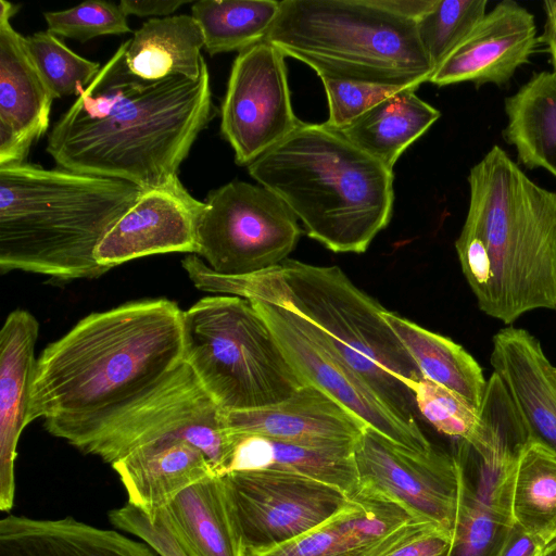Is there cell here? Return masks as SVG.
<instances>
[{"instance_id":"ffe728a7","label":"cell","mask_w":556,"mask_h":556,"mask_svg":"<svg viewBox=\"0 0 556 556\" xmlns=\"http://www.w3.org/2000/svg\"><path fill=\"white\" fill-rule=\"evenodd\" d=\"M229 431L296 444L354 446L368 426L313 384L286 400L249 410H224Z\"/></svg>"},{"instance_id":"7bdbcfd3","label":"cell","mask_w":556,"mask_h":556,"mask_svg":"<svg viewBox=\"0 0 556 556\" xmlns=\"http://www.w3.org/2000/svg\"><path fill=\"white\" fill-rule=\"evenodd\" d=\"M437 0H376L377 4L403 18L417 22Z\"/></svg>"},{"instance_id":"6da1fadb","label":"cell","mask_w":556,"mask_h":556,"mask_svg":"<svg viewBox=\"0 0 556 556\" xmlns=\"http://www.w3.org/2000/svg\"><path fill=\"white\" fill-rule=\"evenodd\" d=\"M123 42L49 132L47 152L74 172L143 190L178 177L200 132L216 114L210 73L148 80L130 72Z\"/></svg>"},{"instance_id":"f35d334b","label":"cell","mask_w":556,"mask_h":556,"mask_svg":"<svg viewBox=\"0 0 556 556\" xmlns=\"http://www.w3.org/2000/svg\"><path fill=\"white\" fill-rule=\"evenodd\" d=\"M455 249L462 271L480 306L486 298L492 279L486 249L478 236L463 228L455 241Z\"/></svg>"},{"instance_id":"83f0119b","label":"cell","mask_w":556,"mask_h":556,"mask_svg":"<svg viewBox=\"0 0 556 556\" xmlns=\"http://www.w3.org/2000/svg\"><path fill=\"white\" fill-rule=\"evenodd\" d=\"M406 88L380 101L339 129L352 143L389 169L441 116L438 109Z\"/></svg>"},{"instance_id":"bcb514c9","label":"cell","mask_w":556,"mask_h":556,"mask_svg":"<svg viewBox=\"0 0 556 556\" xmlns=\"http://www.w3.org/2000/svg\"><path fill=\"white\" fill-rule=\"evenodd\" d=\"M554 375H555V377H556V367H554Z\"/></svg>"},{"instance_id":"7402d4cb","label":"cell","mask_w":556,"mask_h":556,"mask_svg":"<svg viewBox=\"0 0 556 556\" xmlns=\"http://www.w3.org/2000/svg\"><path fill=\"white\" fill-rule=\"evenodd\" d=\"M490 363L532 440L556 452V377L540 341L526 329L504 327L493 337Z\"/></svg>"},{"instance_id":"e0dca14e","label":"cell","mask_w":556,"mask_h":556,"mask_svg":"<svg viewBox=\"0 0 556 556\" xmlns=\"http://www.w3.org/2000/svg\"><path fill=\"white\" fill-rule=\"evenodd\" d=\"M421 522L378 492L359 485L329 519L285 543L248 556H383Z\"/></svg>"},{"instance_id":"e575fe53","label":"cell","mask_w":556,"mask_h":556,"mask_svg":"<svg viewBox=\"0 0 556 556\" xmlns=\"http://www.w3.org/2000/svg\"><path fill=\"white\" fill-rule=\"evenodd\" d=\"M417 410L439 432L468 440L479 421V409L458 393L425 378L413 384Z\"/></svg>"},{"instance_id":"2e32d148","label":"cell","mask_w":556,"mask_h":556,"mask_svg":"<svg viewBox=\"0 0 556 556\" xmlns=\"http://www.w3.org/2000/svg\"><path fill=\"white\" fill-rule=\"evenodd\" d=\"M205 206L178 177L143 190L99 244L96 258L110 270L128 261L170 252L197 254L198 224Z\"/></svg>"},{"instance_id":"ac0fdd59","label":"cell","mask_w":556,"mask_h":556,"mask_svg":"<svg viewBox=\"0 0 556 556\" xmlns=\"http://www.w3.org/2000/svg\"><path fill=\"white\" fill-rule=\"evenodd\" d=\"M538 42L534 15L516 1H500L434 70L429 81L439 87L464 81L478 87L506 85L529 62Z\"/></svg>"},{"instance_id":"836d02e7","label":"cell","mask_w":556,"mask_h":556,"mask_svg":"<svg viewBox=\"0 0 556 556\" xmlns=\"http://www.w3.org/2000/svg\"><path fill=\"white\" fill-rule=\"evenodd\" d=\"M486 7V0H437L416 22L420 42L434 70L480 23Z\"/></svg>"},{"instance_id":"5b68a950","label":"cell","mask_w":556,"mask_h":556,"mask_svg":"<svg viewBox=\"0 0 556 556\" xmlns=\"http://www.w3.org/2000/svg\"><path fill=\"white\" fill-rule=\"evenodd\" d=\"M463 229L489 254L492 279L479 308L510 325L534 309L556 311V191L531 180L500 146L468 175Z\"/></svg>"},{"instance_id":"8992f818","label":"cell","mask_w":556,"mask_h":556,"mask_svg":"<svg viewBox=\"0 0 556 556\" xmlns=\"http://www.w3.org/2000/svg\"><path fill=\"white\" fill-rule=\"evenodd\" d=\"M220 291L274 302L311 320L399 418L419 427L412 387L421 372L387 323L384 307L339 267L287 258L258 274L223 276Z\"/></svg>"},{"instance_id":"ab89813d","label":"cell","mask_w":556,"mask_h":556,"mask_svg":"<svg viewBox=\"0 0 556 556\" xmlns=\"http://www.w3.org/2000/svg\"><path fill=\"white\" fill-rule=\"evenodd\" d=\"M453 533L431 522H419L383 556H451Z\"/></svg>"},{"instance_id":"b9f144b4","label":"cell","mask_w":556,"mask_h":556,"mask_svg":"<svg viewBox=\"0 0 556 556\" xmlns=\"http://www.w3.org/2000/svg\"><path fill=\"white\" fill-rule=\"evenodd\" d=\"M189 3V1L181 0H147V1H130L122 0L118 4L123 12L128 15H137L140 17L147 16H169L181 5Z\"/></svg>"},{"instance_id":"4316f807","label":"cell","mask_w":556,"mask_h":556,"mask_svg":"<svg viewBox=\"0 0 556 556\" xmlns=\"http://www.w3.org/2000/svg\"><path fill=\"white\" fill-rule=\"evenodd\" d=\"M203 47L202 29L192 15L152 17L128 39L125 59L132 74L148 80L197 79L207 66Z\"/></svg>"},{"instance_id":"f6af8a7d","label":"cell","mask_w":556,"mask_h":556,"mask_svg":"<svg viewBox=\"0 0 556 556\" xmlns=\"http://www.w3.org/2000/svg\"><path fill=\"white\" fill-rule=\"evenodd\" d=\"M538 556H556V539L548 543Z\"/></svg>"},{"instance_id":"ba28073f","label":"cell","mask_w":556,"mask_h":556,"mask_svg":"<svg viewBox=\"0 0 556 556\" xmlns=\"http://www.w3.org/2000/svg\"><path fill=\"white\" fill-rule=\"evenodd\" d=\"M182 361L224 410L279 403L306 386L244 298L204 296L182 312Z\"/></svg>"},{"instance_id":"603a6c76","label":"cell","mask_w":556,"mask_h":556,"mask_svg":"<svg viewBox=\"0 0 556 556\" xmlns=\"http://www.w3.org/2000/svg\"><path fill=\"white\" fill-rule=\"evenodd\" d=\"M111 466L127 493V503L151 522L182 491L217 475L205 454L182 440L147 444Z\"/></svg>"},{"instance_id":"277c9868","label":"cell","mask_w":556,"mask_h":556,"mask_svg":"<svg viewBox=\"0 0 556 556\" xmlns=\"http://www.w3.org/2000/svg\"><path fill=\"white\" fill-rule=\"evenodd\" d=\"M248 172L332 252H365L390 223L393 170L326 123L302 122Z\"/></svg>"},{"instance_id":"d4e9b609","label":"cell","mask_w":556,"mask_h":556,"mask_svg":"<svg viewBox=\"0 0 556 556\" xmlns=\"http://www.w3.org/2000/svg\"><path fill=\"white\" fill-rule=\"evenodd\" d=\"M164 515L188 556H248L223 476H211L186 489Z\"/></svg>"},{"instance_id":"9c48e42d","label":"cell","mask_w":556,"mask_h":556,"mask_svg":"<svg viewBox=\"0 0 556 556\" xmlns=\"http://www.w3.org/2000/svg\"><path fill=\"white\" fill-rule=\"evenodd\" d=\"M168 440L197 446L223 475L231 445L224 409L184 361L151 391L70 444L112 465L141 446Z\"/></svg>"},{"instance_id":"44dd1931","label":"cell","mask_w":556,"mask_h":556,"mask_svg":"<svg viewBox=\"0 0 556 556\" xmlns=\"http://www.w3.org/2000/svg\"><path fill=\"white\" fill-rule=\"evenodd\" d=\"M38 331L36 317L22 308L7 316L0 331V509L4 513L14 504L17 444L28 425Z\"/></svg>"},{"instance_id":"f546056e","label":"cell","mask_w":556,"mask_h":556,"mask_svg":"<svg viewBox=\"0 0 556 556\" xmlns=\"http://www.w3.org/2000/svg\"><path fill=\"white\" fill-rule=\"evenodd\" d=\"M383 316L425 379L458 393L480 409L488 380L470 353L450 338L387 308Z\"/></svg>"},{"instance_id":"f1b7e54d","label":"cell","mask_w":556,"mask_h":556,"mask_svg":"<svg viewBox=\"0 0 556 556\" xmlns=\"http://www.w3.org/2000/svg\"><path fill=\"white\" fill-rule=\"evenodd\" d=\"M504 109L503 137L516 149L518 163L543 168L556 178V73H533L505 99Z\"/></svg>"},{"instance_id":"30bf717a","label":"cell","mask_w":556,"mask_h":556,"mask_svg":"<svg viewBox=\"0 0 556 556\" xmlns=\"http://www.w3.org/2000/svg\"><path fill=\"white\" fill-rule=\"evenodd\" d=\"M301 235L298 218L277 195L236 180L208 193L195 255L219 275H253L287 260Z\"/></svg>"},{"instance_id":"4fadbf2b","label":"cell","mask_w":556,"mask_h":556,"mask_svg":"<svg viewBox=\"0 0 556 556\" xmlns=\"http://www.w3.org/2000/svg\"><path fill=\"white\" fill-rule=\"evenodd\" d=\"M286 55L266 40L236 56L220 106V131L239 165H249L300 125L291 103Z\"/></svg>"},{"instance_id":"60d3db41","label":"cell","mask_w":556,"mask_h":556,"mask_svg":"<svg viewBox=\"0 0 556 556\" xmlns=\"http://www.w3.org/2000/svg\"><path fill=\"white\" fill-rule=\"evenodd\" d=\"M546 545L514 522L497 556H538Z\"/></svg>"},{"instance_id":"74e56055","label":"cell","mask_w":556,"mask_h":556,"mask_svg":"<svg viewBox=\"0 0 556 556\" xmlns=\"http://www.w3.org/2000/svg\"><path fill=\"white\" fill-rule=\"evenodd\" d=\"M109 519L116 529L147 543L159 556H188L170 531L164 510L151 522L139 509L127 503L111 510Z\"/></svg>"},{"instance_id":"5bb4252c","label":"cell","mask_w":556,"mask_h":556,"mask_svg":"<svg viewBox=\"0 0 556 556\" xmlns=\"http://www.w3.org/2000/svg\"><path fill=\"white\" fill-rule=\"evenodd\" d=\"M248 551L292 540L334 515L350 498L319 480L278 470L223 476Z\"/></svg>"},{"instance_id":"484cf974","label":"cell","mask_w":556,"mask_h":556,"mask_svg":"<svg viewBox=\"0 0 556 556\" xmlns=\"http://www.w3.org/2000/svg\"><path fill=\"white\" fill-rule=\"evenodd\" d=\"M229 431V430H228ZM231 446L222 476L233 471L278 470L332 485L349 497L359 490L354 446L323 447L229 431Z\"/></svg>"},{"instance_id":"8fae6325","label":"cell","mask_w":556,"mask_h":556,"mask_svg":"<svg viewBox=\"0 0 556 556\" xmlns=\"http://www.w3.org/2000/svg\"><path fill=\"white\" fill-rule=\"evenodd\" d=\"M266 321L285 356L304 380L336 400L395 444L416 453L433 448L419 427L399 418L344 361L327 334L291 308L249 300Z\"/></svg>"},{"instance_id":"52a82bcc","label":"cell","mask_w":556,"mask_h":556,"mask_svg":"<svg viewBox=\"0 0 556 556\" xmlns=\"http://www.w3.org/2000/svg\"><path fill=\"white\" fill-rule=\"evenodd\" d=\"M264 40L320 79L417 89L434 71L416 22L376 0H282Z\"/></svg>"},{"instance_id":"cb8c5ba5","label":"cell","mask_w":556,"mask_h":556,"mask_svg":"<svg viewBox=\"0 0 556 556\" xmlns=\"http://www.w3.org/2000/svg\"><path fill=\"white\" fill-rule=\"evenodd\" d=\"M0 556H157L143 541L73 517L36 519L8 515L0 520Z\"/></svg>"},{"instance_id":"7c38bea8","label":"cell","mask_w":556,"mask_h":556,"mask_svg":"<svg viewBox=\"0 0 556 556\" xmlns=\"http://www.w3.org/2000/svg\"><path fill=\"white\" fill-rule=\"evenodd\" d=\"M354 458L359 485L396 503L413 519L454 535L463 483L454 454L435 446L416 453L368 427L355 443Z\"/></svg>"},{"instance_id":"ee69618b","label":"cell","mask_w":556,"mask_h":556,"mask_svg":"<svg viewBox=\"0 0 556 556\" xmlns=\"http://www.w3.org/2000/svg\"><path fill=\"white\" fill-rule=\"evenodd\" d=\"M544 24L539 42L543 43L551 56L553 72L556 73V0L543 2Z\"/></svg>"},{"instance_id":"d590c367","label":"cell","mask_w":556,"mask_h":556,"mask_svg":"<svg viewBox=\"0 0 556 556\" xmlns=\"http://www.w3.org/2000/svg\"><path fill=\"white\" fill-rule=\"evenodd\" d=\"M47 30L58 37L86 42L105 35H121L130 31L127 15L119 4L103 0L85 1L76 7L45 12Z\"/></svg>"},{"instance_id":"7a4b0ae2","label":"cell","mask_w":556,"mask_h":556,"mask_svg":"<svg viewBox=\"0 0 556 556\" xmlns=\"http://www.w3.org/2000/svg\"><path fill=\"white\" fill-rule=\"evenodd\" d=\"M182 312L150 299L80 319L37 358L27 422L70 443L143 396L182 362Z\"/></svg>"},{"instance_id":"d6986e66","label":"cell","mask_w":556,"mask_h":556,"mask_svg":"<svg viewBox=\"0 0 556 556\" xmlns=\"http://www.w3.org/2000/svg\"><path fill=\"white\" fill-rule=\"evenodd\" d=\"M18 7L0 0V165L22 163L49 127L55 99L11 17Z\"/></svg>"},{"instance_id":"d6a6232c","label":"cell","mask_w":556,"mask_h":556,"mask_svg":"<svg viewBox=\"0 0 556 556\" xmlns=\"http://www.w3.org/2000/svg\"><path fill=\"white\" fill-rule=\"evenodd\" d=\"M26 47L53 97H78L101 70L99 63L71 50L49 30L25 37Z\"/></svg>"},{"instance_id":"8d00e7d4","label":"cell","mask_w":556,"mask_h":556,"mask_svg":"<svg viewBox=\"0 0 556 556\" xmlns=\"http://www.w3.org/2000/svg\"><path fill=\"white\" fill-rule=\"evenodd\" d=\"M328 100V126L342 129L374 105L406 88L362 81L321 79Z\"/></svg>"},{"instance_id":"4dcf8cb0","label":"cell","mask_w":556,"mask_h":556,"mask_svg":"<svg viewBox=\"0 0 556 556\" xmlns=\"http://www.w3.org/2000/svg\"><path fill=\"white\" fill-rule=\"evenodd\" d=\"M513 519L545 545L556 539V452L530 440L520 451L511 476Z\"/></svg>"},{"instance_id":"3957f363","label":"cell","mask_w":556,"mask_h":556,"mask_svg":"<svg viewBox=\"0 0 556 556\" xmlns=\"http://www.w3.org/2000/svg\"><path fill=\"white\" fill-rule=\"evenodd\" d=\"M143 189L124 180L29 163L0 165V271L60 281L108 271L96 252Z\"/></svg>"},{"instance_id":"9a60e30c","label":"cell","mask_w":556,"mask_h":556,"mask_svg":"<svg viewBox=\"0 0 556 556\" xmlns=\"http://www.w3.org/2000/svg\"><path fill=\"white\" fill-rule=\"evenodd\" d=\"M521 450L505 442L472 450L456 440L453 454L460 464L463 483L451 556L501 552L514 526L511 476Z\"/></svg>"},{"instance_id":"1f68e13d","label":"cell","mask_w":556,"mask_h":556,"mask_svg":"<svg viewBox=\"0 0 556 556\" xmlns=\"http://www.w3.org/2000/svg\"><path fill=\"white\" fill-rule=\"evenodd\" d=\"M280 1L200 0L191 15L199 23L211 55L242 51L263 41L275 22Z\"/></svg>"}]
</instances>
